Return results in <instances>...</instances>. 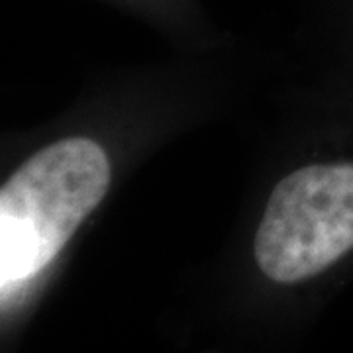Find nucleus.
<instances>
[{"instance_id":"2","label":"nucleus","mask_w":353,"mask_h":353,"mask_svg":"<svg viewBox=\"0 0 353 353\" xmlns=\"http://www.w3.org/2000/svg\"><path fill=\"white\" fill-rule=\"evenodd\" d=\"M353 253V159L304 165L283 176L265 206L253 255L265 277L294 285Z\"/></svg>"},{"instance_id":"1","label":"nucleus","mask_w":353,"mask_h":353,"mask_svg":"<svg viewBox=\"0 0 353 353\" xmlns=\"http://www.w3.org/2000/svg\"><path fill=\"white\" fill-rule=\"evenodd\" d=\"M94 139L67 138L32 155L0 189V289L53 261L110 187Z\"/></svg>"}]
</instances>
